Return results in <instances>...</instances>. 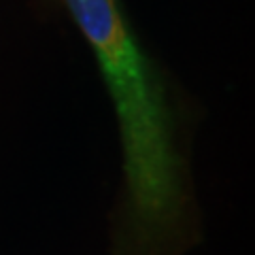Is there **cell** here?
I'll list each match as a JSON object with an SVG mask.
<instances>
[{"mask_svg": "<svg viewBox=\"0 0 255 255\" xmlns=\"http://www.w3.org/2000/svg\"><path fill=\"white\" fill-rule=\"evenodd\" d=\"M94 49L124 149L128 230L140 251L168 245L185 219L183 159L155 66L117 0H64Z\"/></svg>", "mask_w": 255, "mask_h": 255, "instance_id": "6da1fadb", "label": "cell"}]
</instances>
